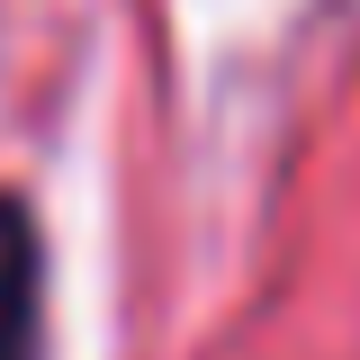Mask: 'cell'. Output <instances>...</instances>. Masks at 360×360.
<instances>
[{"instance_id": "6da1fadb", "label": "cell", "mask_w": 360, "mask_h": 360, "mask_svg": "<svg viewBox=\"0 0 360 360\" xmlns=\"http://www.w3.org/2000/svg\"><path fill=\"white\" fill-rule=\"evenodd\" d=\"M37 307H45L37 225L18 198H0V360H37Z\"/></svg>"}]
</instances>
